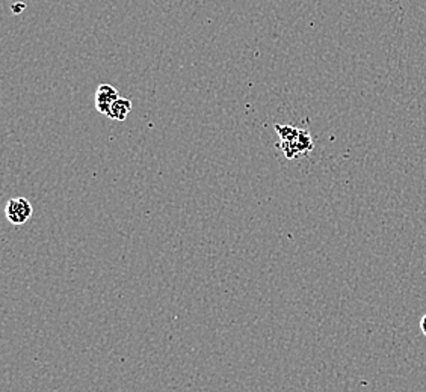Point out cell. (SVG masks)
Returning <instances> with one entry per match:
<instances>
[{"label":"cell","mask_w":426,"mask_h":392,"mask_svg":"<svg viewBox=\"0 0 426 392\" xmlns=\"http://www.w3.org/2000/svg\"><path fill=\"white\" fill-rule=\"evenodd\" d=\"M32 212H34V210H32L31 203L23 196L9 199L8 204H6V208H5L6 219L14 225L26 224L31 219Z\"/></svg>","instance_id":"obj_1"},{"label":"cell","mask_w":426,"mask_h":392,"mask_svg":"<svg viewBox=\"0 0 426 392\" xmlns=\"http://www.w3.org/2000/svg\"><path fill=\"white\" fill-rule=\"evenodd\" d=\"M118 99H120V95H118L117 89L113 88L112 85L103 83L96 91V109L108 117L112 104L115 103Z\"/></svg>","instance_id":"obj_2"},{"label":"cell","mask_w":426,"mask_h":392,"mask_svg":"<svg viewBox=\"0 0 426 392\" xmlns=\"http://www.w3.org/2000/svg\"><path fill=\"white\" fill-rule=\"evenodd\" d=\"M130 110H132V101L127 100V99L120 97L115 103L112 104L108 117L111 119H115V121H125L127 118V115L130 113Z\"/></svg>","instance_id":"obj_3"},{"label":"cell","mask_w":426,"mask_h":392,"mask_svg":"<svg viewBox=\"0 0 426 392\" xmlns=\"http://www.w3.org/2000/svg\"><path fill=\"white\" fill-rule=\"evenodd\" d=\"M297 145H298L302 156H307L308 152L315 148L313 138L310 136V133L307 130H301L299 131V136L297 139Z\"/></svg>","instance_id":"obj_4"},{"label":"cell","mask_w":426,"mask_h":392,"mask_svg":"<svg viewBox=\"0 0 426 392\" xmlns=\"http://www.w3.org/2000/svg\"><path fill=\"white\" fill-rule=\"evenodd\" d=\"M276 130L280 136V140L283 142H293L297 140L299 136V129L292 127V126H281V124H276Z\"/></svg>","instance_id":"obj_5"},{"label":"cell","mask_w":426,"mask_h":392,"mask_svg":"<svg viewBox=\"0 0 426 392\" xmlns=\"http://www.w3.org/2000/svg\"><path fill=\"white\" fill-rule=\"evenodd\" d=\"M24 8H26L24 3H14V5L11 6V9H13V13H14V14H20V13H22V9H24Z\"/></svg>","instance_id":"obj_6"},{"label":"cell","mask_w":426,"mask_h":392,"mask_svg":"<svg viewBox=\"0 0 426 392\" xmlns=\"http://www.w3.org/2000/svg\"><path fill=\"white\" fill-rule=\"evenodd\" d=\"M420 331H422V333H423V337L426 338V314L423 315L422 320H420Z\"/></svg>","instance_id":"obj_7"}]
</instances>
